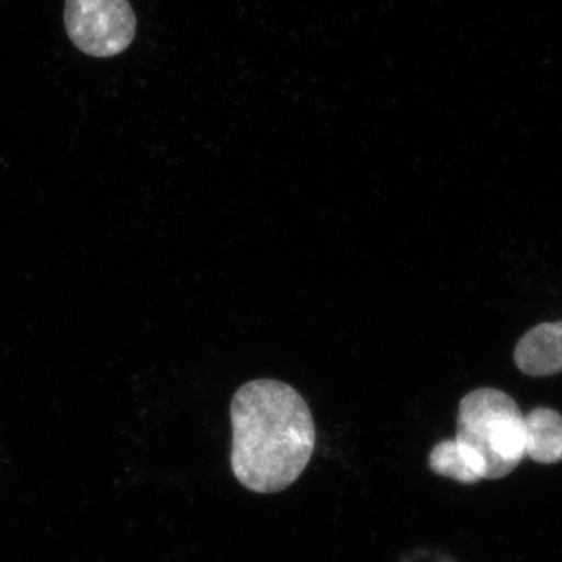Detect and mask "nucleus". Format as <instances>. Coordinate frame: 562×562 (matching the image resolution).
<instances>
[{"label":"nucleus","mask_w":562,"mask_h":562,"mask_svg":"<svg viewBox=\"0 0 562 562\" xmlns=\"http://www.w3.org/2000/svg\"><path fill=\"white\" fill-rule=\"evenodd\" d=\"M515 362L530 376L562 372V321L542 323L527 331L515 349Z\"/></svg>","instance_id":"obj_4"},{"label":"nucleus","mask_w":562,"mask_h":562,"mask_svg":"<svg viewBox=\"0 0 562 562\" xmlns=\"http://www.w3.org/2000/svg\"><path fill=\"white\" fill-rule=\"evenodd\" d=\"M65 24L83 54L111 58L131 46L137 21L128 0H67Z\"/></svg>","instance_id":"obj_3"},{"label":"nucleus","mask_w":562,"mask_h":562,"mask_svg":"<svg viewBox=\"0 0 562 562\" xmlns=\"http://www.w3.org/2000/svg\"><path fill=\"white\" fill-rule=\"evenodd\" d=\"M525 456L539 463L562 461V417L548 407H537L525 417Z\"/></svg>","instance_id":"obj_5"},{"label":"nucleus","mask_w":562,"mask_h":562,"mask_svg":"<svg viewBox=\"0 0 562 562\" xmlns=\"http://www.w3.org/2000/svg\"><path fill=\"white\" fill-rule=\"evenodd\" d=\"M231 463L236 480L257 494H277L296 482L315 447L313 414L293 386L257 379L231 403Z\"/></svg>","instance_id":"obj_1"},{"label":"nucleus","mask_w":562,"mask_h":562,"mask_svg":"<svg viewBox=\"0 0 562 562\" xmlns=\"http://www.w3.org/2000/svg\"><path fill=\"white\" fill-rule=\"evenodd\" d=\"M525 416L508 393L480 389L461 400L457 446L481 480H501L525 457Z\"/></svg>","instance_id":"obj_2"},{"label":"nucleus","mask_w":562,"mask_h":562,"mask_svg":"<svg viewBox=\"0 0 562 562\" xmlns=\"http://www.w3.org/2000/svg\"><path fill=\"white\" fill-rule=\"evenodd\" d=\"M430 467L434 473L452 477L453 481L463 484H474L481 481L480 475L463 459L456 440L441 441L432 449Z\"/></svg>","instance_id":"obj_6"}]
</instances>
